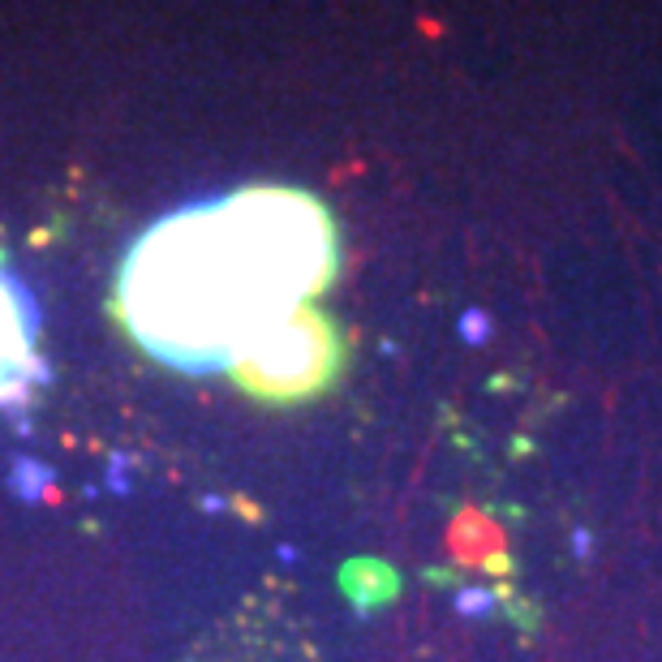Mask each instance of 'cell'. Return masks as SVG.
Returning a JSON list of instances; mask_svg holds the SVG:
<instances>
[{"mask_svg":"<svg viewBox=\"0 0 662 662\" xmlns=\"http://www.w3.org/2000/svg\"><path fill=\"white\" fill-rule=\"evenodd\" d=\"M331 276V215L301 190L254 185L155 220L121 267V314L155 362L211 374L267 362Z\"/></svg>","mask_w":662,"mask_h":662,"instance_id":"1","label":"cell"},{"mask_svg":"<svg viewBox=\"0 0 662 662\" xmlns=\"http://www.w3.org/2000/svg\"><path fill=\"white\" fill-rule=\"evenodd\" d=\"M39 310L31 289L0 263V400L22 392L39 370Z\"/></svg>","mask_w":662,"mask_h":662,"instance_id":"2","label":"cell"}]
</instances>
